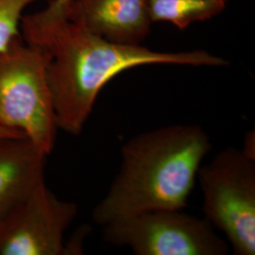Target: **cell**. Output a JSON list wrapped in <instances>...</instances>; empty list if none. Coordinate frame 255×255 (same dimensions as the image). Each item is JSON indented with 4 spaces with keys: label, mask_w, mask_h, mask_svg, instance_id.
<instances>
[{
    "label": "cell",
    "mask_w": 255,
    "mask_h": 255,
    "mask_svg": "<svg viewBox=\"0 0 255 255\" xmlns=\"http://www.w3.org/2000/svg\"><path fill=\"white\" fill-rule=\"evenodd\" d=\"M11 137H25L21 132L12 130L0 125V138H11Z\"/></svg>",
    "instance_id": "cell-11"
},
{
    "label": "cell",
    "mask_w": 255,
    "mask_h": 255,
    "mask_svg": "<svg viewBox=\"0 0 255 255\" xmlns=\"http://www.w3.org/2000/svg\"><path fill=\"white\" fill-rule=\"evenodd\" d=\"M49 59L22 36L0 53V125L21 132L46 156L54 149L59 129L47 80Z\"/></svg>",
    "instance_id": "cell-3"
},
{
    "label": "cell",
    "mask_w": 255,
    "mask_h": 255,
    "mask_svg": "<svg viewBox=\"0 0 255 255\" xmlns=\"http://www.w3.org/2000/svg\"><path fill=\"white\" fill-rule=\"evenodd\" d=\"M23 40L49 54L47 80L58 127L79 135L103 87L124 71L152 64L221 67L227 60L206 50L166 52L108 41L48 6L24 14Z\"/></svg>",
    "instance_id": "cell-1"
},
{
    "label": "cell",
    "mask_w": 255,
    "mask_h": 255,
    "mask_svg": "<svg viewBox=\"0 0 255 255\" xmlns=\"http://www.w3.org/2000/svg\"><path fill=\"white\" fill-rule=\"evenodd\" d=\"M197 178L204 219L225 235L235 255H255V158L227 147L201 166Z\"/></svg>",
    "instance_id": "cell-4"
},
{
    "label": "cell",
    "mask_w": 255,
    "mask_h": 255,
    "mask_svg": "<svg viewBox=\"0 0 255 255\" xmlns=\"http://www.w3.org/2000/svg\"><path fill=\"white\" fill-rule=\"evenodd\" d=\"M103 227L105 240L137 255H225L228 243L205 219L182 210L147 211Z\"/></svg>",
    "instance_id": "cell-5"
},
{
    "label": "cell",
    "mask_w": 255,
    "mask_h": 255,
    "mask_svg": "<svg viewBox=\"0 0 255 255\" xmlns=\"http://www.w3.org/2000/svg\"><path fill=\"white\" fill-rule=\"evenodd\" d=\"M62 12L87 30L121 45H142L153 25L148 0H70Z\"/></svg>",
    "instance_id": "cell-7"
},
{
    "label": "cell",
    "mask_w": 255,
    "mask_h": 255,
    "mask_svg": "<svg viewBox=\"0 0 255 255\" xmlns=\"http://www.w3.org/2000/svg\"><path fill=\"white\" fill-rule=\"evenodd\" d=\"M46 158L26 137L0 138V218L45 181Z\"/></svg>",
    "instance_id": "cell-8"
},
{
    "label": "cell",
    "mask_w": 255,
    "mask_h": 255,
    "mask_svg": "<svg viewBox=\"0 0 255 255\" xmlns=\"http://www.w3.org/2000/svg\"><path fill=\"white\" fill-rule=\"evenodd\" d=\"M211 148L200 125H171L130 138L121 147L119 173L93 210L95 223L104 226L153 210H183Z\"/></svg>",
    "instance_id": "cell-2"
},
{
    "label": "cell",
    "mask_w": 255,
    "mask_h": 255,
    "mask_svg": "<svg viewBox=\"0 0 255 255\" xmlns=\"http://www.w3.org/2000/svg\"><path fill=\"white\" fill-rule=\"evenodd\" d=\"M230 0H148L152 23L166 22L180 30L222 13Z\"/></svg>",
    "instance_id": "cell-9"
},
{
    "label": "cell",
    "mask_w": 255,
    "mask_h": 255,
    "mask_svg": "<svg viewBox=\"0 0 255 255\" xmlns=\"http://www.w3.org/2000/svg\"><path fill=\"white\" fill-rule=\"evenodd\" d=\"M78 215L76 203L63 201L46 182L0 218V255H64V233Z\"/></svg>",
    "instance_id": "cell-6"
},
{
    "label": "cell",
    "mask_w": 255,
    "mask_h": 255,
    "mask_svg": "<svg viewBox=\"0 0 255 255\" xmlns=\"http://www.w3.org/2000/svg\"><path fill=\"white\" fill-rule=\"evenodd\" d=\"M39 0H0V53L21 37L24 11Z\"/></svg>",
    "instance_id": "cell-10"
},
{
    "label": "cell",
    "mask_w": 255,
    "mask_h": 255,
    "mask_svg": "<svg viewBox=\"0 0 255 255\" xmlns=\"http://www.w3.org/2000/svg\"><path fill=\"white\" fill-rule=\"evenodd\" d=\"M70 0H52L48 3V7L51 9L58 10V11H62L64 8V6L69 2Z\"/></svg>",
    "instance_id": "cell-12"
}]
</instances>
